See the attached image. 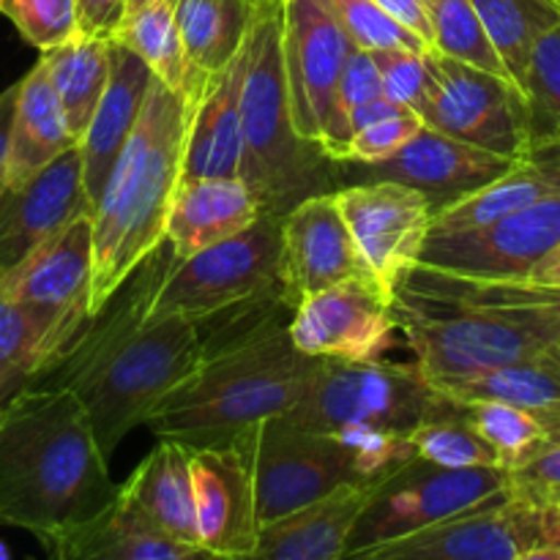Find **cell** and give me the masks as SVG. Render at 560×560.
<instances>
[{"label": "cell", "instance_id": "6da1fadb", "mask_svg": "<svg viewBox=\"0 0 560 560\" xmlns=\"http://www.w3.org/2000/svg\"><path fill=\"white\" fill-rule=\"evenodd\" d=\"M295 306L282 284L197 323L200 364L162 399L148 430L189 448L244 441L301 402L320 359L290 339Z\"/></svg>", "mask_w": 560, "mask_h": 560}, {"label": "cell", "instance_id": "7a4b0ae2", "mask_svg": "<svg viewBox=\"0 0 560 560\" xmlns=\"http://www.w3.org/2000/svg\"><path fill=\"white\" fill-rule=\"evenodd\" d=\"M173 260L164 241L93 312L80 337L31 386L69 388L91 419L107 459L126 435L200 364V334L184 317H151L153 295Z\"/></svg>", "mask_w": 560, "mask_h": 560}, {"label": "cell", "instance_id": "3957f363", "mask_svg": "<svg viewBox=\"0 0 560 560\" xmlns=\"http://www.w3.org/2000/svg\"><path fill=\"white\" fill-rule=\"evenodd\" d=\"M118 487L69 388L27 386L0 410V525L49 547L102 514Z\"/></svg>", "mask_w": 560, "mask_h": 560}, {"label": "cell", "instance_id": "277c9868", "mask_svg": "<svg viewBox=\"0 0 560 560\" xmlns=\"http://www.w3.org/2000/svg\"><path fill=\"white\" fill-rule=\"evenodd\" d=\"M399 331L427 381L465 377L558 342L552 290L487 282L416 262L392 288Z\"/></svg>", "mask_w": 560, "mask_h": 560}, {"label": "cell", "instance_id": "5b68a950", "mask_svg": "<svg viewBox=\"0 0 560 560\" xmlns=\"http://www.w3.org/2000/svg\"><path fill=\"white\" fill-rule=\"evenodd\" d=\"M186 129L189 104L153 80L140 120L93 208L91 315L164 244L170 202L184 173Z\"/></svg>", "mask_w": 560, "mask_h": 560}, {"label": "cell", "instance_id": "8992f818", "mask_svg": "<svg viewBox=\"0 0 560 560\" xmlns=\"http://www.w3.org/2000/svg\"><path fill=\"white\" fill-rule=\"evenodd\" d=\"M238 178L262 217L282 219L301 200L334 191V162L295 131L282 58V0H260L244 42Z\"/></svg>", "mask_w": 560, "mask_h": 560}, {"label": "cell", "instance_id": "52a82bcc", "mask_svg": "<svg viewBox=\"0 0 560 560\" xmlns=\"http://www.w3.org/2000/svg\"><path fill=\"white\" fill-rule=\"evenodd\" d=\"M441 405L443 394L432 388L419 364L320 359L310 388L284 419L323 435L345 427L408 435Z\"/></svg>", "mask_w": 560, "mask_h": 560}, {"label": "cell", "instance_id": "ba28073f", "mask_svg": "<svg viewBox=\"0 0 560 560\" xmlns=\"http://www.w3.org/2000/svg\"><path fill=\"white\" fill-rule=\"evenodd\" d=\"M353 42L320 0H282V58L295 131L339 162L350 140L339 74Z\"/></svg>", "mask_w": 560, "mask_h": 560}, {"label": "cell", "instance_id": "9c48e42d", "mask_svg": "<svg viewBox=\"0 0 560 560\" xmlns=\"http://www.w3.org/2000/svg\"><path fill=\"white\" fill-rule=\"evenodd\" d=\"M424 93L413 109L424 129L501 156L530 151L528 102L520 85L435 49L424 55Z\"/></svg>", "mask_w": 560, "mask_h": 560}, {"label": "cell", "instance_id": "30bf717a", "mask_svg": "<svg viewBox=\"0 0 560 560\" xmlns=\"http://www.w3.org/2000/svg\"><path fill=\"white\" fill-rule=\"evenodd\" d=\"M277 217H260L244 233L213 244L191 257H175L164 271L151 304V317H184L202 323L279 282Z\"/></svg>", "mask_w": 560, "mask_h": 560}, {"label": "cell", "instance_id": "8fae6325", "mask_svg": "<svg viewBox=\"0 0 560 560\" xmlns=\"http://www.w3.org/2000/svg\"><path fill=\"white\" fill-rule=\"evenodd\" d=\"M93 217L82 213L16 271L5 299L25 315L36 339L38 375L52 366L91 320ZM36 375V377H38Z\"/></svg>", "mask_w": 560, "mask_h": 560}, {"label": "cell", "instance_id": "7c38bea8", "mask_svg": "<svg viewBox=\"0 0 560 560\" xmlns=\"http://www.w3.org/2000/svg\"><path fill=\"white\" fill-rule=\"evenodd\" d=\"M506 487L509 474L503 468H441L410 457L375 487L350 534L348 550L397 539L501 501L509 495Z\"/></svg>", "mask_w": 560, "mask_h": 560}, {"label": "cell", "instance_id": "4fadbf2b", "mask_svg": "<svg viewBox=\"0 0 560 560\" xmlns=\"http://www.w3.org/2000/svg\"><path fill=\"white\" fill-rule=\"evenodd\" d=\"M252 476L260 528L342 485L364 481L337 438L301 430L284 416L257 424L252 435Z\"/></svg>", "mask_w": 560, "mask_h": 560}, {"label": "cell", "instance_id": "5bb4252c", "mask_svg": "<svg viewBox=\"0 0 560 560\" xmlns=\"http://www.w3.org/2000/svg\"><path fill=\"white\" fill-rule=\"evenodd\" d=\"M556 509L501 498L452 520L348 550L342 560H512L534 545H552Z\"/></svg>", "mask_w": 560, "mask_h": 560}, {"label": "cell", "instance_id": "9a60e30c", "mask_svg": "<svg viewBox=\"0 0 560 560\" xmlns=\"http://www.w3.org/2000/svg\"><path fill=\"white\" fill-rule=\"evenodd\" d=\"M517 159L452 140L421 126L394 156L375 164L334 162V186L364 184V180H397L421 191L432 213L457 206L474 191L485 189L514 167Z\"/></svg>", "mask_w": 560, "mask_h": 560}, {"label": "cell", "instance_id": "2e32d148", "mask_svg": "<svg viewBox=\"0 0 560 560\" xmlns=\"http://www.w3.org/2000/svg\"><path fill=\"white\" fill-rule=\"evenodd\" d=\"M560 244V195L454 235H430L419 262L487 282H525Z\"/></svg>", "mask_w": 560, "mask_h": 560}, {"label": "cell", "instance_id": "e0dca14e", "mask_svg": "<svg viewBox=\"0 0 560 560\" xmlns=\"http://www.w3.org/2000/svg\"><path fill=\"white\" fill-rule=\"evenodd\" d=\"M392 293L375 277L350 279L295 306L290 339L304 355L377 361L397 345Z\"/></svg>", "mask_w": 560, "mask_h": 560}, {"label": "cell", "instance_id": "ac0fdd59", "mask_svg": "<svg viewBox=\"0 0 560 560\" xmlns=\"http://www.w3.org/2000/svg\"><path fill=\"white\" fill-rule=\"evenodd\" d=\"M361 260L392 293L394 282L416 266L432 230V206L421 191L397 180H364L334 189Z\"/></svg>", "mask_w": 560, "mask_h": 560}, {"label": "cell", "instance_id": "d6986e66", "mask_svg": "<svg viewBox=\"0 0 560 560\" xmlns=\"http://www.w3.org/2000/svg\"><path fill=\"white\" fill-rule=\"evenodd\" d=\"M82 213L93 217L80 145L60 153L25 184L0 186V295L16 271Z\"/></svg>", "mask_w": 560, "mask_h": 560}, {"label": "cell", "instance_id": "ffe728a7", "mask_svg": "<svg viewBox=\"0 0 560 560\" xmlns=\"http://www.w3.org/2000/svg\"><path fill=\"white\" fill-rule=\"evenodd\" d=\"M279 284L293 306L320 290L372 277L334 191L312 195L279 219Z\"/></svg>", "mask_w": 560, "mask_h": 560}, {"label": "cell", "instance_id": "44dd1931", "mask_svg": "<svg viewBox=\"0 0 560 560\" xmlns=\"http://www.w3.org/2000/svg\"><path fill=\"white\" fill-rule=\"evenodd\" d=\"M252 435L228 446L191 448L197 545L222 560L246 556L260 534Z\"/></svg>", "mask_w": 560, "mask_h": 560}, {"label": "cell", "instance_id": "7402d4cb", "mask_svg": "<svg viewBox=\"0 0 560 560\" xmlns=\"http://www.w3.org/2000/svg\"><path fill=\"white\" fill-rule=\"evenodd\" d=\"M153 71L131 49L109 38V80L98 98L93 118L80 140L82 184L91 206L96 208L104 184L135 131L153 85Z\"/></svg>", "mask_w": 560, "mask_h": 560}, {"label": "cell", "instance_id": "603a6c76", "mask_svg": "<svg viewBox=\"0 0 560 560\" xmlns=\"http://www.w3.org/2000/svg\"><path fill=\"white\" fill-rule=\"evenodd\" d=\"M377 485L381 479L342 485L320 501L262 525L255 547L233 560H342Z\"/></svg>", "mask_w": 560, "mask_h": 560}, {"label": "cell", "instance_id": "cb8c5ba5", "mask_svg": "<svg viewBox=\"0 0 560 560\" xmlns=\"http://www.w3.org/2000/svg\"><path fill=\"white\" fill-rule=\"evenodd\" d=\"M260 206L238 178H184L170 202L164 241L175 257H191L213 244L244 233L260 219Z\"/></svg>", "mask_w": 560, "mask_h": 560}, {"label": "cell", "instance_id": "d4e9b609", "mask_svg": "<svg viewBox=\"0 0 560 560\" xmlns=\"http://www.w3.org/2000/svg\"><path fill=\"white\" fill-rule=\"evenodd\" d=\"M115 501L159 534L197 545L191 448L184 443L159 438L129 481L118 487Z\"/></svg>", "mask_w": 560, "mask_h": 560}, {"label": "cell", "instance_id": "484cf974", "mask_svg": "<svg viewBox=\"0 0 560 560\" xmlns=\"http://www.w3.org/2000/svg\"><path fill=\"white\" fill-rule=\"evenodd\" d=\"M241 80H244V47L230 60L228 69L208 80L200 102L189 109L180 180L238 175L241 153H244Z\"/></svg>", "mask_w": 560, "mask_h": 560}, {"label": "cell", "instance_id": "4316f807", "mask_svg": "<svg viewBox=\"0 0 560 560\" xmlns=\"http://www.w3.org/2000/svg\"><path fill=\"white\" fill-rule=\"evenodd\" d=\"M560 195V142H534L514 167L485 189L474 191L457 206L443 208L432 217L430 235H454L485 228L495 219Z\"/></svg>", "mask_w": 560, "mask_h": 560}, {"label": "cell", "instance_id": "83f0119b", "mask_svg": "<svg viewBox=\"0 0 560 560\" xmlns=\"http://www.w3.org/2000/svg\"><path fill=\"white\" fill-rule=\"evenodd\" d=\"M52 560H222L200 545L159 534L118 501L88 523L66 530L49 547Z\"/></svg>", "mask_w": 560, "mask_h": 560}, {"label": "cell", "instance_id": "f1b7e54d", "mask_svg": "<svg viewBox=\"0 0 560 560\" xmlns=\"http://www.w3.org/2000/svg\"><path fill=\"white\" fill-rule=\"evenodd\" d=\"M438 394L459 405L506 402L539 416L547 427L560 421V348L558 342L534 355L465 377L430 381Z\"/></svg>", "mask_w": 560, "mask_h": 560}, {"label": "cell", "instance_id": "f546056e", "mask_svg": "<svg viewBox=\"0 0 560 560\" xmlns=\"http://www.w3.org/2000/svg\"><path fill=\"white\" fill-rule=\"evenodd\" d=\"M74 145L77 140L66 124L63 107L55 96L44 60L38 58L33 69L22 77L20 91H16L3 186L25 184L38 170H44Z\"/></svg>", "mask_w": 560, "mask_h": 560}, {"label": "cell", "instance_id": "4dcf8cb0", "mask_svg": "<svg viewBox=\"0 0 560 560\" xmlns=\"http://www.w3.org/2000/svg\"><path fill=\"white\" fill-rule=\"evenodd\" d=\"M260 0H173L197 96L241 52ZM200 102V98H197Z\"/></svg>", "mask_w": 560, "mask_h": 560}, {"label": "cell", "instance_id": "1f68e13d", "mask_svg": "<svg viewBox=\"0 0 560 560\" xmlns=\"http://www.w3.org/2000/svg\"><path fill=\"white\" fill-rule=\"evenodd\" d=\"M115 42L137 55L162 85L184 96L189 109L197 104L195 82L186 66L173 0H126Z\"/></svg>", "mask_w": 560, "mask_h": 560}, {"label": "cell", "instance_id": "d6a6232c", "mask_svg": "<svg viewBox=\"0 0 560 560\" xmlns=\"http://www.w3.org/2000/svg\"><path fill=\"white\" fill-rule=\"evenodd\" d=\"M42 60L55 96L63 107L66 124L80 145L109 80V38L80 33L71 42L42 52Z\"/></svg>", "mask_w": 560, "mask_h": 560}, {"label": "cell", "instance_id": "836d02e7", "mask_svg": "<svg viewBox=\"0 0 560 560\" xmlns=\"http://www.w3.org/2000/svg\"><path fill=\"white\" fill-rule=\"evenodd\" d=\"M470 3L479 14L492 49L523 91L530 52L541 33L558 25L560 11L550 0H470Z\"/></svg>", "mask_w": 560, "mask_h": 560}, {"label": "cell", "instance_id": "e575fe53", "mask_svg": "<svg viewBox=\"0 0 560 560\" xmlns=\"http://www.w3.org/2000/svg\"><path fill=\"white\" fill-rule=\"evenodd\" d=\"M416 457L441 468H501L490 443L474 430L463 405L443 397V405L408 432Z\"/></svg>", "mask_w": 560, "mask_h": 560}, {"label": "cell", "instance_id": "d590c367", "mask_svg": "<svg viewBox=\"0 0 560 560\" xmlns=\"http://www.w3.org/2000/svg\"><path fill=\"white\" fill-rule=\"evenodd\" d=\"M424 9L432 27V49L435 52L512 80L506 66L501 63L498 52L492 49L470 0H424Z\"/></svg>", "mask_w": 560, "mask_h": 560}, {"label": "cell", "instance_id": "8d00e7d4", "mask_svg": "<svg viewBox=\"0 0 560 560\" xmlns=\"http://www.w3.org/2000/svg\"><path fill=\"white\" fill-rule=\"evenodd\" d=\"M463 410L474 430L498 454L503 470H512L525 463L541 446L547 430H550L539 416L506 402H468L463 405Z\"/></svg>", "mask_w": 560, "mask_h": 560}, {"label": "cell", "instance_id": "74e56055", "mask_svg": "<svg viewBox=\"0 0 560 560\" xmlns=\"http://www.w3.org/2000/svg\"><path fill=\"white\" fill-rule=\"evenodd\" d=\"M523 93L528 102L530 145L560 142V22L536 42Z\"/></svg>", "mask_w": 560, "mask_h": 560}, {"label": "cell", "instance_id": "f35d334b", "mask_svg": "<svg viewBox=\"0 0 560 560\" xmlns=\"http://www.w3.org/2000/svg\"><path fill=\"white\" fill-rule=\"evenodd\" d=\"M38 366L42 359L25 315L0 295V410L36 381Z\"/></svg>", "mask_w": 560, "mask_h": 560}, {"label": "cell", "instance_id": "ab89813d", "mask_svg": "<svg viewBox=\"0 0 560 560\" xmlns=\"http://www.w3.org/2000/svg\"><path fill=\"white\" fill-rule=\"evenodd\" d=\"M339 25L345 27L350 42L361 49H413V52H430L419 36L405 31L394 22L375 0H320Z\"/></svg>", "mask_w": 560, "mask_h": 560}, {"label": "cell", "instance_id": "60d3db41", "mask_svg": "<svg viewBox=\"0 0 560 560\" xmlns=\"http://www.w3.org/2000/svg\"><path fill=\"white\" fill-rule=\"evenodd\" d=\"M0 14L38 52L80 36L74 0H0Z\"/></svg>", "mask_w": 560, "mask_h": 560}, {"label": "cell", "instance_id": "b9f144b4", "mask_svg": "<svg viewBox=\"0 0 560 560\" xmlns=\"http://www.w3.org/2000/svg\"><path fill=\"white\" fill-rule=\"evenodd\" d=\"M509 474V498L560 512V421L547 430L541 446Z\"/></svg>", "mask_w": 560, "mask_h": 560}, {"label": "cell", "instance_id": "7bdbcfd3", "mask_svg": "<svg viewBox=\"0 0 560 560\" xmlns=\"http://www.w3.org/2000/svg\"><path fill=\"white\" fill-rule=\"evenodd\" d=\"M427 52L413 49H372L377 74H381L383 96L405 109H416L427 82Z\"/></svg>", "mask_w": 560, "mask_h": 560}, {"label": "cell", "instance_id": "ee69618b", "mask_svg": "<svg viewBox=\"0 0 560 560\" xmlns=\"http://www.w3.org/2000/svg\"><path fill=\"white\" fill-rule=\"evenodd\" d=\"M419 129H421V120L413 109H405V113L381 120V124L364 126V129L350 135L339 162H359V164L383 162V159L394 156V153H397L399 148H402Z\"/></svg>", "mask_w": 560, "mask_h": 560}, {"label": "cell", "instance_id": "f6af8a7d", "mask_svg": "<svg viewBox=\"0 0 560 560\" xmlns=\"http://www.w3.org/2000/svg\"><path fill=\"white\" fill-rule=\"evenodd\" d=\"M377 96H383V88L375 58H372L370 49H361L353 44L348 58H345L342 74H339V104L348 115L353 107L372 102Z\"/></svg>", "mask_w": 560, "mask_h": 560}, {"label": "cell", "instance_id": "bcb514c9", "mask_svg": "<svg viewBox=\"0 0 560 560\" xmlns=\"http://www.w3.org/2000/svg\"><path fill=\"white\" fill-rule=\"evenodd\" d=\"M74 9L82 36L113 38L124 16L126 0H74Z\"/></svg>", "mask_w": 560, "mask_h": 560}, {"label": "cell", "instance_id": "7dc6e473", "mask_svg": "<svg viewBox=\"0 0 560 560\" xmlns=\"http://www.w3.org/2000/svg\"><path fill=\"white\" fill-rule=\"evenodd\" d=\"M394 22L410 31L413 36H419L427 47L432 49V27L430 20H427L424 0H375Z\"/></svg>", "mask_w": 560, "mask_h": 560}, {"label": "cell", "instance_id": "c3c4849f", "mask_svg": "<svg viewBox=\"0 0 560 560\" xmlns=\"http://www.w3.org/2000/svg\"><path fill=\"white\" fill-rule=\"evenodd\" d=\"M399 113H405V107L388 102L386 96H377V98H372V102L359 104V107L350 109V113H348V129H350V135H353V131L364 129V126L381 124V120L394 118V115H399Z\"/></svg>", "mask_w": 560, "mask_h": 560}, {"label": "cell", "instance_id": "681fc988", "mask_svg": "<svg viewBox=\"0 0 560 560\" xmlns=\"http://www.w3.org/2000/svg\"><path fill=\"white\" fill-rule=\"evenodd\" d=\"M16 91H20V82H14V85H9L5 91H0V186H3L5 156H9V137H11V120H14Z\"/></svg>", "mask_w": 560, "mask_h": 560}, {"label": "cell", "instance_id": "f907efd6", "mask_svg": "<svg viewBox=\"0 0 560 560\" xmlns=\"http://www.w3.org/2000/svg\"><path fill=\"white\" fill-rule=\"evenodd\" d=\"M525 282L536 284V288L560 290V244L552 246L550 255L541 257V260L536 262V268L528 273Z\"/></svg>", "mask_w": 560, "mask_h": 560}, {"label": "cell", "instance_id": "816d5d0a", "mask_svg": "<svg viewBox=\"0 0 560 560\" xmlns=\"http://www.w3.org/2000/svg\"><path fill=\"white\" fill-rule=\"evenodd\" d=\"M512 560H560V547L558 545H534L528 550L517 552Z\"/></svg>", "mask_w": 560, "mask_h": 560}, {"label": "cell", "instance_id": "f5cc1de1", "mask_svg": "<svg viewBox=\"0 0 560 560\" xmlns=\"http://www.w3.org/2000/svg\"><path fill=\"white\" fill-rule=\"evenodd\" d=\"M550 290V288H547ZM552 304H556V320H558V348H560V290H552Z\"/></svg>", "mask_w": 560, "mask_h": 560}, {"label": "cell", "instance_id": "db71d44e", "mask_svg": "<svg viewBox=\"0 0 560 560\" xmlns=\"http://www.w3.org/2000/svg\"><path fill=\"white\" fill-rule=\"evenodd\" d=\"M552 545L560 547V512L556 509V534H552Z\"/></svg>", "mask_w": 560, "mask_h": 560}, {"label": "cell", "instance_id": "11a10c76", "mask_svg": "<svg viewBox=\"0 0 560 560\" xmlns=\"http://www.w3.org/2000/svg\"><path fill=\"white\" fill-rule=\"evenodd\" d=\"M0 560H11V550L5 547V541H0Z\"/></svg>", "mask_w": 560, "mask_h": 560}, {"label": "cell", "instance_id": "9f6ffc18", "mask_svg": "<svg viewBox=\"0 0 560 560\" xmlns=\"http://www.w3.org/2000/svg\"><path fill=\"white\" fill-rule=\"evenodd\" d=\"M550 3H552V5H556V9L560 11V0H550Z\"/></svg>", "mask_w": 560, "mask_h": 560}]
</instances>
